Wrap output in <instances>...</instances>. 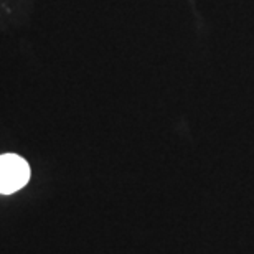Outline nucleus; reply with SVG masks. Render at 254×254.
I'll return each mask as SVG.
<instances>
[{
  "label": "nucleus",
  "instance_id": "f257e3e1",
  "mask_svg": "<svg viewBox=\"0 0 254 254\" xmlns=\"http://www.w3.org/2000/svg\"><path fill=\"white\" fill-rule=\"evenodd\" d=\"M30 180V167L27 160L15 154L0 155V193H10L20 190Z\"/></svg>",
  "mask_w": 254,
  "mask_h": 254
}]
</instances>
